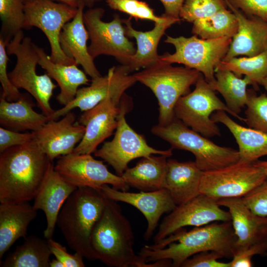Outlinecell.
<instances>
[{"mask_svg": "<svg viewBox=\"0 0 267 267\" xmlns=\"http://www.w3.org/2000/svg\"><path fill=\"white\" fill-rule=\"evenodd\" d=\"M236 236L230 221L216 222L198 226L189 231L182 228L158 243L145 245L138 255L148 263L170 260L174 267L193 255L204 251H214L223 258L233 257Z\"/></svg>", "mask_w": 267, "mask_h": 267, "instance_id": "1", "label": "cell"}, {"mask_svg": "<svg viewBox=\"0 0 267 267\" xmlns=\"http://www.w3.org/2000/svg\"><path fill=\"white\" fill-rule=\"evenodd\" d=\"M131 224L117 202L106 198L103 213L91 236V245L97 260L110 267H166L168 260L148 263L134 250Z\"/></svg>", "mask_w": 267, "mask_h": 267, "instance_id": "2", "label": "cell"}, {"mask_svg": "<svg viewBox=\"0 0 267 267\" xmlns=\"http://www.w3.org/2000/svg\"><path fill=\"white\" fill-rule=\"evenodd\" d=\"M53 164L34 140L0 155V202L34 199Z\"/></svg>", "mask_w": 267, "mask_h": 267, "instance_id": "3", "label": "cell"}, {"mask_svg": "<svg viewBox=\"0 0 267 267\" xmlns=\"http://www.w3.org/2000/svg\"><path fill=\"white\" fill-rule=\"evenodd\" d=\"M106 198L100 190L77 188L65 201L56 225L71 249L89 261L96 260L91 245V236L101 216Z\"/></svg>", "mask_w": 267, "mask_h": 267, "instance_id": "4", "label": "cell"}, {"mask_svg": "<svg viewBox=\"0 0 267 267\" xmlns=\"http://www.w3.org/2000/svg\"><path fill=\"white\" fill-rule=\"evenodd\" d=\"M202 74L186 66H173L160 60L156 63L133 74L137 82L149 88L159 104L158 125L164 126L175 118L174 108L178 100L190 92Z\"/></svg>", "mask_w": 267, "mask_h": 267, "instance_id": "5", "label": "cell"}, {"mask_svg": "<svg viewBox=\"0 0 267 267\" xmlns=\"http://www.w3.org/2000/svg\"><path fill=\"white\" fill-rule=\"evenodd\" d=\"M152 133L170 143L171 148L189 151L203 172L222 168L239 161L238 150L219 146L189 128L175 117L169 124L152 127Z\"/></svg>", "mask_w": 267, "mask_h": 267, "instance_id": "6", "label": "cell"}, {"mask_svg": "<svg viewBox=\"0 0 267 267\" xmlns=\"http://www.w3.org/2000/svg\"><path fill=\"white\" fill-rule=\"evenodd\" d=\"M36 46L31 38L24 37L22 30L14 36L6 45L8 55L16 57L15 66L8 76L15 87L25 89L35 98L43 113L49 117L55 111L50 100L57 86L46 73L37 74L39 55Z\"/></svg>", "mask_w": 267, "mask_h": 267, "instance_id": "7", "label": "cell"}, {"mask_svg": "<svg viewBox=\"0 0 267 267\" xmlns=\"http://www.w3.org/2000/svg\"><path fill=\"white\" fill-rule=\"evenodd\" d=\"M232 38L203 39L196 35L190 37L167 36L164 41L175 47L173 54L165 53L160 60L172 64L178 63L197 70L210 85L215 82V69L227 52Z\"/></svg>", "mask_w": 267, "mask_h": 267, "instance_id": "8", "label": "cell"}, {"mask_svg": "<svg viewBox=\"0 0 267 267\" xmlns=\"http://www.w3.org/2000/svg\"><path fill=\"white\" fill-rule=\"evenodd\" d=\"M194 89L181 97L175 108V117L192 130L207 138L220 136L219 128L212 119L214 111H224L244 122L245 118L235 114L216 95L202 74Z\"/></svg>", "mask_w": 267, "mask_h": 267, "instance_id": "9", "label": "cell"}, {"mask_svg": "<svg viewBox=\"0 0 267 267\" xmlns=\"http://www.w3.org/2000/svg\"><path fill=\"white\" fill-rule=\"evenodd\" d=\"M118 123L113 138L104 143L100 148L94 152L114 169L116 175L121 176L133 160L152 154L165 155L172 154V149L162 150L150 146L144 137L135 132L127 123L125 115L129 110V105L123 96Z\"/></svg>", "mask_w": 267, "mask_h": 267, "instance_id": "10", "label": "cell"}, {"mask_svg": "<svg viewBox=\"0 0 267 267\" xmlns=\"http://www.w3.org/2000/svg\"><path fill=\"white\" fill-rule=\"evenodd\" d=\"M105 10L101 7L89 8L83 15L90 44L89 54L94 59L101 55L114 57L122 65L136 52L134 44L126 35L123 19L116 14L110 22L102 18Z\"/></svg>", "mask_w": 267, "mask_h": 267, "instance_id": "11", "label": "cell"}, {"mask_svg": "<svg viewBox=\"0 0 267 267\" xmlns=\"http://www.w3.org/2000/svg\"><path fill=\"white\" fill-rule=\"evenodd\" d=\"M78 8L53 0H25L24 28L40 29L46 36L51 48L50 58L56 63L76 64L63 51L60 35L64 26L76 16Z\"/></svg>", "mask_w": 267, "mask_h": 267, "instance_id": "12", "label": "cell"}, {"mask_svg": "<svg viewBox=\"0 0 267 267\" xmlns=\"http://www.w3.org/2000/svg\"><path fill=\"white\" fill-rule=\"evenodd\" d=\"M267 176L255 162H238L217 170L203 172L199 193L216 201L242 197Z\"/></svg>", "mask_w": 267, "mask_h": 267, "instance_id": "13", "label": "cell"}, {"mask_svg": "<svg viewBox=\"0 0 267 267\" xmlns=\"http://www.w3.org/2000/svg\"><path fill=\"white\" fill-rule=\"evenodd\" d=\"M55 170L68 183L77 188L89 187L100 190L104 184L127 191L129 186L121 176L111 173L102 161L91 154H71L60 156Z\"/></svg>", "mask_w": 267, "mask_h": 267, "instance_id": "14", "label": "cell"}, {"mask_svg": "<svg viewBox=\"0 0 267 267\" xmlns=\"http://www.w3.org/2000/svg\"><path fill=\"white\" fill-rule=\"evenodd\" d=\"M126 65L110 68L107 75L91 79L90 84L79 88L75 98L68 104L55 110L49 120H57L73 109L78 108L82 111L89 110L108 96L121 101L125 91L137 82Z\"/></svg>", "mask_w": 267, "mask_h": 267, "instance_id": "15", "label": "cell"}, {"mask_svg": "<svg viewBox=\"0 0 267 267\" xmlns=\"http://www.w3.org/2000/svg\"><path fill=\"white\" fill-rule=\"evenodd\" d=\"M217 201L203 194L177 205L164 218L154 237V243L187 226H201L211 222L231 221L228 211L221 208Z\"/></svg>", "mask_w": 267, "mask_h": 267, "instance_id": "16", "label": "cell"}, {"mask_svg": "<svg viewBox=\"0 0 267 267\" xmlns=\"http://www.w3.org/2000/svg\"><path fill=\"white\" fill-rule=\"evenodd\" d=\"M121 101L108 96L93 108L84 111L78 122L85 127L82 140L73 153L91 154L116 129L121 111Z\"/></svg>", "mask_w": 267, "mask_h": 267, "instance_id": "17", "label": "cell"}, {"mask_svg": "<svg viewBox=\"0 0 267 267\" xmlns=\"http://www.w3.org/2000/svg\"><path fill=\"white\" fill-rule=\"evenodd\" d=\"M76 119L75 114L70 111L60 120H49L33 132L34 141L52 161L73 153L84 137L85 127Z\"/></svg>", "mask_w": 267, "mask_h": 267, "instance_id": "18", "label": "cell"}, {"mask_svg": "<svg viewBox=\"0 0 267 267\" xmlns=\"http://www.w3.org/2000/svg\"><path fill=\"white\" fill-rule=\"evenodd\" d=\"M100 190L106 198L129 204L143 214L147 222L144 235V238L146 240L152 237L162 216L165 213H169L177 206L166 188L152 191L130 192L104 184Z\"/></svg>", "mask_w": 267, "mask_h": 267, "instance_id": "19", "label": "cell"}, {"mask_svg": "<svg viewBox=\"0 0 267 267\" xmlns=\"http://www.w3.org/2000/svg\"><path fill=\"white\" fill-rule=\"evenodd\" d=\"M217 202L227 208L231 216L237 238L233 256L252 245L267 242V216L253 213L241 197L222 199Z\"/></svg>", "mask_w": 267, "mask_h": 267, "instance_id": "20", "label": "cell"}, {"mask_svg": "<svg viewBox=\"0 0 267 267\" xmlns=\"http://www.w3.org/2000/svg\"><path fill=\"white\" fill-rule=\"evenodd\" d=\"M235 15L238 31L232 38L229 49L222 61L239 55L253 57L267 51V21L257 16H248L225 0Z\"/></svg>", "mask_w": 267, "mask_h": 267, "instance_id": "21", "label": "cell"}, {"mask_svg": "<svg viewBox=\"0 0 267 267\" xmlns=\"http://www.w3.org/2000/svg\"><path fill=\"white\" fill-rule=\"evenodd\" d=\"M77 187L65 181L54 169L48 170L34 199V208L42 210L45 216L46 226L44 237L52 238L59 213L65 201Z\"/></svg>", "mask_w": 267, "mask_h": 267, "instance_id": "22", "label": "cell"}, {"mask_svg": "<svg viewBox=\"0 0 267 267\" xmlns=\"http://www.w3.org/2000/svg\"><path fill=\"white\" fill-rule=\"evenodd\" d=\"M180 20V18L165 15L163 21L155 23L153 29L142 32L133 28L131 17L123 19L126 35L135 39L137 44L135 53L124 64L127 67L130 73L141 68H147L160 61V55L157 52L160 40L168 28Z\"/></svg>", "mask_w": 267, "mask_h": 267, "instance_id": "23", "label": "cell"}, {"mask_svg": "<svg viewBox=\"0 0 267 267\" xmlns=\"http://www.w3.org/2000/svg\"><path fill=\"white\" fill-rule=\"evenodd\" d=\"M86 6L82 0L75 17L63 27L60 35V44L64 53L81 65L85 72L91 79L101 74L94 63V59L89 53L87 41L89 34L85 25L83 15Z\"/></svg>", "mask_w": 267, "mask_h": 267, "instance_id": "24", "label": "cell"}, {"mask_svg": "<svg viewBox=\"0 0 267 267\" xmlns=\"http://www.w3.org/2000/svg\"><path fill=\"white\" fill-rule=\"evenodd\" d=\"M37 211L27 202L0 204V259L17 240L25 238Z\"/></svg>", "mask_w": 267, "mask_h": 267, "instance_id": "25", "label": "cell"}, {"mask_svg": "<svg viewBox=\"0 0 267 267\" xmlns=\"http://www.w3.org/2000/svg\"><path fill=\"white\" fill-rule=\"evenodd\" d=\"M166 189L176 205L184 204L199 193L203 172L195 161L179 162L168 159Z\"/></svg>", "mask_w": 267, "mask_h": 267, "instance_id": "26", "label": "cell"}, {"mask_svg": "<svg viewBox=\"0 0 267 267\" xmlns=\"http://www.w3.org/2000/svg\"><path fill=\"white\" fill-rule=\"evenodd\" d=\"M29 93H22L20 98L9 102L0 97V124L1 127L16 132L31 130L36 132L47 121L48 117L37 113Z\"/></svg>", "mask_w": 267, "mask_h": 267, "instance_id": "27", "label": "cell"}, {"mask_svg": "<svg viewBox=\"0 0 267 267\" xmlns=\"http://www.w3.org/2000/svg\"><path fill=\"white\" fill-rule=\"evenodd\" d=\"M36 48L39 55L38 64L60 88L57 100L63 106L68 104L75 98L79 87L89 84V80L87 74L80 70L77 64L64 65L52 62L44 48L38 45Z\"/></svg>", "mask_w": 267, "mask_h": 267, "instance_id": "28", "label": "cell"}, {"mask_svg": "<svg viewBox=\"0 0 267 267\" xmlns=\"http://www.w3.org/2000/svg\"><path fill=\"white\" fill-rule=\"evenodd\" d=\"M168 158L153 154L142 157L135 166L128 168L121 177L129 187L140 191L166 188Z\"/></svg>", "mask_w": 267, "mask_h": 267, "instance_id": "29", "label": "cell"}, {"mask_svg": "<svg viewBox=\"0 0 267 267\" xmlns=\"http://www.w3.org/2000/svg\"><path fill=\"white\" fill-rule=\"evenodd\" d=\"M211 119L224 125L233 135L238 145L240 162L253 163L267 155V133L241 126L224 111H216Z\"/></svg>", "mask_w": 267, "mask_h": 267, "instance_id": "30", "label": "cell"}, {"mask_svg": "<svg viewBox=\"0 0 267 267\" xmlns=\"http://www.w3.org/2000/svg\"><path fill=\"white\" fill-rule=\"evenodd\" d=\"M51 255L47 239L31 235L0 263V267H49Z\"/></svg>", "mask_w": 267, "mask_h": 267, "instance_id": "31", "label": "cell"}, {"mask_svg": "<svg viewBox=\"0 0 267 267\" xmlns=\"http://www.w3.org/2000/svg\"><path fill=\"white\" fill-rule=\"evenodd\" d=\"M215 76L216 80L210 86L214 91L221 94L228 108L235 114L240 116L248 99L247 87L253 85L252 81L247 76L241 79L226 70H216Z\"/></svg>", "mask_w": 267, "mask_h": 267, "instance_id": "32", "label": "cell"}, {"mask_svg": "<svg viewBox=\"0 0 267 267\" xmlns=\"http://www.w3.org/2000/svg\"><path fill=\"white\" fill-rule=\"evenodd\" d=\"M192 23V33L203 39L232 38L237 32L238 27L235 15L227 8L195 20Z\"/></svg>", "mask_w": 267, "mask_h": 267, "instance_id": "33", "label": "cell"}, {"mask_svg": "<svg viewBox=\"0 0 267 267\" xmlns=\"http://www.w3.org/2000/svg\"><path fill=\"white\" fill-rule=\"evenodd\" d=\"M216 70H228L239 77L244 75L251 80L253 85H260L267 74V51L253 57H236L221 61Z\"/></svg>", "mask_w": 267, "mask_h": 267, "instance_id": "34", "label": "cell"}, {"mask_svg": "<svg viewBox=\"0 0 267 267\" xmlns=\"http://www.w3.org/2000/svg\"><path fill=\"white\" fill-rule=\"evenodd\" d=\"M25 2V0H0V37L6 44L24 28Z\"/></svg>", "mask_w": 267, "mask_h": 267, "instance_id": "35", "label": "cell"}, {"mask_svg": "<svg viewBox=\"0 0 267 267\" xmlns=\"http://www.w3.org/2000/svg\"><path fill=\"white\" fill-rule=\"evenodd\" d=\"M227 8L225 0H184L180 10L179 17L193 23Z\"/></svg>", "mask_w": 267, "mask_h": 267, "instance_id": "36", "label": "cell"}, {"mask_svg": "<svg viewBox=\"0 0 267 267\" xmlns=\"http://www.w3.org/2000/svg\"><path fill=\"white\" fill-rule=\"evenodd\" d=\"M248 92L245 122L249 128L267 133V95Z\"/></svg>", "mask_w": 267, "mask_h": 267, "instance_id": "37", "label": "cell"}, {"mask_svg": "<svg viewBox=\"0 0 267 267\" xmlns=\"http://www.w3.org/2000/svg\"><path fill=\"white\" fill-rule=\"evenodd\" d=\"M111 9L125 13L138 19L149 20L155 23L160 22L165 18V15L156 16L153 9L145 2L139 0H106Z\"/></svg>", "mask_w": 267, "mask_h": 267, "instance_id": "38", "label": "cell"}, {"mask_svg": "<svg viewBox=\"0 0 267 267\" xmlns=\"http://www.w3.org/2000/svg\"><path fill=\"white\" fill-rule=\"evenodd\" d=\"M6 44L2 38L0 37V82L2 87V98L8 101H15L19 99L22 93L11 82L7 66L9 59L6 49Z\"/></svg>", "mask_w": 267, "mask_h": 267, "instance_id": "39", "label": "cell"}, {"mask_svg": "<svg viewBox=\"0 0 267 267\" xmlns=\"http://www.w3.org/2000/svg\"><path fill=\"white\" fill-rule=\"evenodd\" d=\"M241 198L253 213L259 216H267V177L259 185Z\"/></svg>", "mask_w": 267, "mask_h": 267, "instance_id": "40", "label": "cell"}, {"mask_svg": "<svg viewBox=\"0 0 267 267\" xmlns=\"http://www.w3.org/2000/svg\"><path fill=\"white\" fill-rule=\"evenodd\" d=\"M223 258L214 251H204L197 253L186 260L181 267H230V262L224 263L218 260Z\"/></svg>", "mask_w": 267, "mask_h": 267, "instance_id": "41", "label": "cell"}, {"mask_svg": "<svg viewBox=\"0 0 267 267\" xmlns=\"http://www.w3.org/2000/svg\"><path fill=\"white\" fill-rule=\"evenodd\" d=\"M51 254L61 261L65 267H84L83 258L81 254L75 252L74 254L68 253L65 247L51 238L47 239Z\"/></svg>", "mask_w": 267, "mask_h": 267, "instance_id": "42", "label": "cell"}, {"mask_svg": "<svg viewBox=\"0 0 267 267\" xmlns=\"http://www.w3.org/2000/svg\"><path fill=\"white\" fill-rule=\"evenodd\" d=\"M34 133H21L0 127V153L7 149L18 145H24L33 141Z\"/></svg>", "mask_w": 267, "mask_h": 267, "instance_id": "43", "label": "cell"}, {"mask_svg": "<svg viewBox=\"0 0 267 267\" xmlns=\"http://www.w3.org/2000/svg\"><path fill=\"white\" fill-rule=\"evenodd\" d=\"M248 16H257L267 21V0H227Z\"/></svg>", "mask_w": 267, "mask_h": 267, "instance_id": "44", "label": "cell"}, {"mask_svg": "<svg viewBox=\"0 0 267 267\" xmlns=\"http://www.w3.org/2000/svg\"><path fill=\"white\" fill-rule=\"evenodd\" d=\"M267 254V242L252 245L235 254L230 262V267H251L252 259L255 255L265 256Z\"/></svg>", "mask_w": 267, "mask_h": 267, "instance_id": "45", "label": "cell"}, {"mask_svg": "<svg viewBox=\"0 0 267 267\" xmlns=\"http://www.w3.org/2000/svg\"><path fill=\"white\" fill-rule=\"evenodd\" d=\"M184 0H160L162 3L165 15L177 18L179 17V12Z\"/></svg>", "mask_w": 267, "mask_h": 267, "instance_id": "46", "label": "cell"}, {"mask_svg": "<svg viewBox=\"0 0 267 267\" xmlns=\"http://www.w3.org/2000/svg\"><path fill=\"white\" fill-rule=\"evenodd\" d=\"M66 3L75 8H78L82 0H53Z\"/></svg>", "mask_w": 267, "mask_h": 267, "instance_id": "47", "label": "cell"}, {"mask_svg": "<svg viewBox=\"0 0 267 267\" xmlns=\"http://www.w3.org/2000/svg\"><path fill=\"white\" fill-rule=\"evenodd\" d=\"M49 266L50 267H65L64 264L56 258L50 261Z\"/></svg>", "mask_w": 267, "mask_h": 267, "instance_id": "48", "label": "cell"}, {"mask_svg": "<svg viewBox=\"0 0 267 267\" xmlns=\"http://www.w3.org/2000/svg\"><path fill=\"white\" fill-rule=\"evenodd\" d=\"M256 164L260 167L264 171V173L267 176V161H257L255 162Z\"/></svg>", "mask_w": 267, "mask_h": 267, "instance_id": "49", "label": "cell"}, {"mask_svg": "<svg viewBox=\"0 0 267 267\" xmlns=\"http://www.w3.org/2000/svg\"><path fill=\"white\" fill-rule=\"evenodd\" d=\"M85 4L86 6L92 8L95 2V0H82Z\"/></svg>", "mask_w": 267, "mask_h": 267, "instance_id": "50", "label": "cell"}, {"mask_svg": "<svg viewBox=\"0 0 267 267\" xmlns=\"http://www.w3.org/2000/svg\"><path fill=\"white\" fill-rule=\"evenodd\" d=\"M260 85L263 86L265 89L267 91V74L263 79Z\"/></svg>", "mask_w": 267, "mask_h": 267, "instance_id": "51", "label": "cell"}, {"mask_svg": "<svg viewBox=\"0 0 267 267\" xmlns=\"http://www.w3.org/2000/svg\"><path fill=\"white\" fill-rule=\"evenodd\" d=\"M95 0V2H96V1H100L101 0Z\"/></svg>", "mask_w": 267, "mask_h": 267, "instance_id": "52", "label": "cell"}]
</instances>
